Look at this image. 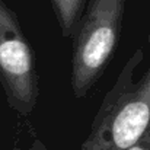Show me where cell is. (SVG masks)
I'll return each mask as SVG.
<instances>
[{"mask_svg": "<svg viewBox=\"0 0 150 150\" xmlns=\"http://www.w3.org/2000/svg\"><path fill=\"white\" fill-rule=\"evenodd\" d=\"M143 58L139 48L125 61L80 150H128L143 136L150 124V69L142 77L136 76Z\"/></svg>", "mask_w": 150, "mask_h": 150, "instance_id": "obj_1", "label": "cell"}, {"mask_svg": "<svg viewBox=\"0 0 150 150\" xmlns=\"http://www.w3.org/2000/svg\"><path fill=\"white\" fill-rule=\"evenodd\" d=\"M127 0H89L71 35V91L80 99L96 85L118 47Z\"/></svg>", "mask_w": 150, "mask_h": 150, "instance_id": "obj_2", "label": "cell"}, {"mask_svg": "<svg viewBox=\"0 0 150 150\" xmlns=\"http://www.w3.org/2000/svg\"><path fill=\"white\" fill-rule=\"evenodd\" d=\"M0 83L13 111L32 114L40 95L35 52L4 0H0Z\"/></svg>", "mask_w": 150, "mask_h": 150, "instance_id": "obj_3", "label": "cell"}, {"mask_svg": "<svg viewBox=\"0 0 150 150\" xmlns=\"http://www.w3.org/2000/svg\"><path fill=\"white\" fill-rule=\"evenodd\" d=\"M64 38H71L83 12L86 0H50Z\"/></svg>", "mask_w": 150, "mask_h": 150, "instance_id": "obj_4", "label": "cell"}, {"mask_svg": "<svg viewBox=\"0 0 150 150\" xmlns=\"http://www.w3.org/2000/svg\"><path fill=\"white\" fill-rule=\"evenodd\" d=\"M128 150H150V124L143 133V136L130 147Z\"/></svg>", "mask_w": 150, "mask_h": 150, "instance_id": "obj_5", "label": "cell"}, {"mask_svg": "<svg viewBox=\"0 0 150 150\" xmlns=\"http://www.w3.org/2000/svg\"><path fill=\"white\" fill-rule=\"evenodd\" d=\"M13 150H50V149H48L40 139H35L29 147H26V149H23V147H15Z\"/></svg>", "mask_w": 150, "mask_h": 150, "instance_id": "obj_6", "label": "cell"}]
</instances>
